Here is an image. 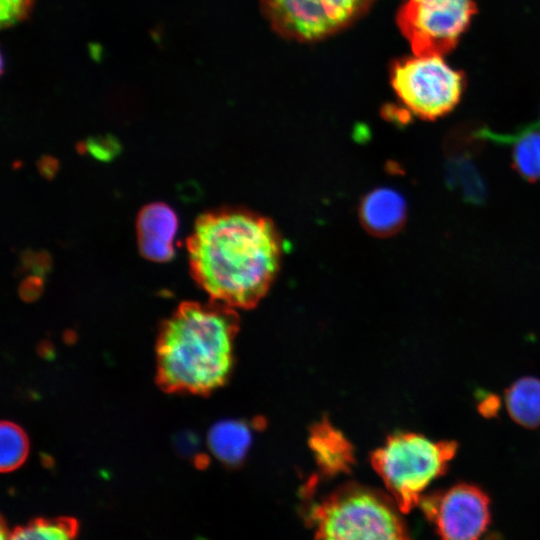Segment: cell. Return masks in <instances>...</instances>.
Listing matches in <instances>:
<instances>
[{
	"label": "cell",
	"instance_id": "obj_1",
	"mask_svg": "<svg viewBox=\"0 0 540 540\" xmlns=\"http://www.w3.org/2000/svg\"><path fill=\"white\" fill-rule=\"evenodd\" d=\"M193 278L214 302L255 305L278 269L280 240L266 219L241 211L201 215L187 241Z\"/></svg>",
	"mask_w": 540,
	"mask_h": 540
},
{
	"label": "cell",
	"instance_id": "obj_2",
	"mask_svg": "<svg viewBox=\"0 0 540 540\" xmlns=\"http://www.w3.org/2000/svg\"><path fill=\"white\" fill-rule=\"evenodd\" d=\"M237 329L229 306L182 303L160 329L156 351L161 387L206 394L222 386L233 366Z\"/></svg>",
	"mask_w": 540,
	"mask_h": 540
},
{
	"label": "cell",
	"instance_id": "obj_3",
	"mask_svg": "<svg viewBox=\"0 0 540 540\" xmlns=\"http://www.w3.org/2000/svg\"><path fill=\"white\" fill-rule=\"evenodd\" d=\"M456 451L454 441L434 442L420 434L400 433L375 453L374 464L399 509L408 511L420 502L426 487L445 473Z\"/></svg>",
	"mask_w": 540,
	"mask_h": 540
},
{
	"label": "cell",
	"instance_id": "obj_4",
	"mask_svg": "<svg viewBox=\"0 0 540 540\" xmlns=\"http://www.w3.org/2000/svg\"><path fill=\"white\" fill-rule=\"evenodd\" d=\"M316 532L325 539H403L405 525L392 503L363 489L337 493L313 511Z\"/></svg>",
	"mask_w": 540,
	"mask_h": 540
},
{
	"label": "cell",
	"instance_id": "obj_5",
	"mask_svg": "<svg viewBox=\"0 0 540 540\" xmlns=\"http://www.w3.org/2000/svg\"><path fill=\"white\" fill-rule=\"evenodd\" d=\"M391 84L409 110L422 119L434 120L457 105L465 75L447 65L441 56L415 55L393 64Z\"/></svg>",
	"mask_w": 540,
	"mask_h": 540
},
{
	"label": "cell",
	"instance_id": "obj_6",
	"mask_svg": "<svg viewBox=\"0 0 540 540\" xmlns=\"http://www.w3.org/2000/svg\"><path fill=\"white\" fill-rule=\"evenodd\" d=\"M476 12L474 0H407L397 23L415 55L442 56L455 48Z\"/></svg>",
	"mask_w": 540,
	"mask_h": 540
},
{
	"label": "cell",
	"instance_id": "obj_7",
	"mask_svg": "<svg viewBox=\"0 0 540 540\" xmlns=\"http://www.w3.org/2000/svg\"><path fill=\"white\" fill-rule=\"evenodd\" d=\"M374 0H260L281 36L307 42L330 36L359 19Z\"/></svg>",
	"mask_w": 540,
	"mask_h": 540
},
{
	"label": "cell",
	"instance_id": "obj_8",
	"mask_svg": "<svg viewBox=\"0 0 540 540\" xmlns=\"http://www.w3.org/2000/svg\"><path fill=\"white\" fill-rule=\"evenodd\" d=\"M422 507L444 539H477L490 521L489 498L474 485L459 484L434 494L422 500Z\"/></svg>",
	"mask_w": 540,
	"mask_h": 540
},
{
	"label": "cell",
	"instance_id": "obj_9",
	"mask_svg": "<svg viewBox=\"0 0 540 540\" xmlns=\"http://www.w3.org/2000/svg\"><path fill=\"white\" fill-rule=\"evenodd\" d=\"M136 226L139 249L145 258L162 262L173 257L177 218L169 206L163 203L145 206L138 214Z\"/></svg>",
	"mask_w": 540,
	"mask_h": 540
},
{
	"label": "cell",
	"instance_id": "obj_10",
	"mask_svg": "<svg viewBox=\"0 0 540 540\" xmlns=\"http://www.w3.org/2000/svg\"><path fill=\"white\" fill-rule=\"evenodd\" d=\"M486 140L512 147L513 169L528 182L540 180V126L531 124L514 134H497L483 126Z\"/></svg>",
	"mask_w": 540,
	"mask_h": 540
},
{
	"label": "cell",
	"instance_id": "obj_11",
	"mask_svg": "<svg viewBox=\"0 0 540 540\" xmlns=\"http://www.w3.org/2000/svg\"><path fill=\"white\" fill-rule=\"evenodd\" d=\"M361 214L369 229L379 234H390L405 221L406 203L397 191L381 188L366 197Z\"/></svg>",
	"mask_w": 540,
	"mask_h": 540
},
{
	"label": "cell",
	"instance_id": "obj_12",
	"mask_svg": "<svg viewBox=\"0 0 540 540\" xmlns=\"http://www.w3.org/2000/svg\"><path fill=\"white\" fill-rule=\"evenodd\" d=\"M251 440L250 428L238 420L217 422L208 433L210 451L218 460L229 465L236 464L244 458Z\"/></svg>",
	"mask_w": 540,
	"mask_h": 540
},
{
	"label": "cell",
	"instance_id": "obj_13",
	"mask_svg": "<svg viewBox=\"0 0 540 540\" xmlns=\"http://www.w3.org/2000/svg\"><path fill=\"white\" fill-rule=\"evenodd\" d=\"M471 155L448 156L445 163L447 187L457 193L463 201L480 205L486 201L487 189L480 171Z\"/></svg>",
	"mask_w": 540,
	"mask_h": 540
},
{
	"label": "cell",
	"instance_id": "obj_14",
	"mask_svg": "<svg viewBox=\"0 0 540 540\" xmlns=\"http://www.w3.org/2000/svg\"><path fill=\"white\" fill-rule=\"evenodd\" d=\"M506 405L518 424L535 428L540 425V380L532 377L516 381L506 392Z\"/></svg>",
	"mask_w": 540,
	"mask_h": 540
},
{
	"label": "cell",
	"instance_id": "obj_15",
	"mask_svg": "<svg viewBox=\"0 0 540 540\" xmlns=\"http://www.w3.org/2000/svg\"><path fill=\"white\" fill-rule=\"evenodd\" d=\"M28 441L20 427L11 422L0 426V468L8 472L18 468L26 459Z\"/></svg>",
	"mask_w": 540,
	"mask_h": 540
},
{
	"label": "cell",
	"instance_id": "obj_16",
	"mask_svg": "<svg viewBox=\"0 0 540 540\" xmlns=\"http://www.w3.org/2000/svg\"><path fill=\"white\" fill-rule=\"evenodd\" d=\"M77 524L68 518L39 519L12 532L13 539L59 540L76 535Z\"/></svg>",
	"mask_w": 540,
	"mask_h": 540
},
{
	"label": "cell",
	"instance_id": "obj_17",
	"mask_svg": "<svg viewBox=\"0 0 540 540\" xmlns=\"http://www.w3.org/2000/svg\"><path fill=\"white\" fill-rule=\"evenodd\" d=\"M320 463L327 469L343 468L349 460V450L342 436L331 429H320L312 439Z\"/></svg>",
	"mask_w": 540,
	"mask_h": 540
},
{
	"label": "cell",
	"instance_id": "obj_18",
	"mask_svg": "<svg viewBox=\"0 0 540 540\" xmlns=\"http://www.w3.org/2000/svg\"><path fill=\"white\" fill-rule=\"evenodd\" d=\"M34 0H0V26L9 28L26 20L33 8Z\"/></svg>",
	"mask_w": 540,
	"mask_h": 540
},
{
	"label": "cell",
	"instance_id": "obj_19",
	"mask_svg": "<svg viewBox=\"0 0 540 540\" xmlns=\"http://www.w3.org/2000/svg\"><path fill=\"white\" fill-rule=\"evenodd\" d=\"M87 148L95 157L106 159L111 157L114 151H118L119 143L111 135L93 137L88 140Z\"/></svg>",
	"mask_w": 540,
	"mask_h": 540
},
{
	"label": "cell",
	"instance_id": "obj_20",
	"mask_svg": "<svg viewBox=\"0 0 540 540\" xmlns=\"http://www.w3.org/2000/svg\"><path fill=\"white\" fill-rule=\"evenodd\" d=\"M196 437L192 433L182 432L175 438L176 450L183 455L191 454L196 448Z\"/></svg>",
	"mask_w": 540,
	"mask_h": 540
},
{
	"label": "cell",
	"instance_id": "obj_21",
	"mask_svg": "<svg viewBox=\"0 0 540 540\" xmlns=\"http://www.w3.org/2000/svg\"><path fill=\"white\" fill-rule=\"evenodd\" d=\"M5 69H6V57H5V52H4V50L1 49V56H0V71H1V75H4Z\"/></svg>",
	"mask_w": 540,
	"mask_h": 540
}]
</instances>
